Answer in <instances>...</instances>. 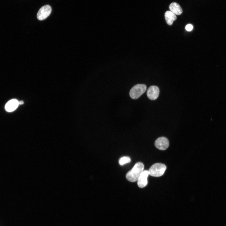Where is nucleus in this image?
<instances>
[{
  "instance_id": "obj_1",
  "label": "nucleus",
  "mask_w": 226,
  "mask_h": 226,
  "mask_svg": "<svg viewBox=\"0 0 226 226\" xmlns=\"http://www.w3.org/2000/svg\"><path fill=\"white\" fill-rule=\"evenodd\" d=\"M144 165L140 162L137 163L132 169L128 171L126 175L127 180L131 182L137 180L143 171Z\"/></svg>"
},
{
  "instance_id": "obj_2",
  "label": "nucleus",
  "mask_w": 226,
  "mask_h": 226,
  "mask_svg": "<svg viewBox=\"0 0 226 226\" xmlns=\"http://www.w3.org/2000/svg\"><path fill=\"white\" fill-rule=\"evenodd\" d=\"M166 169V165L162 163H157L153 164L149 168V175L153 177H159L162 175Z\"/></svg>"
},
{
  "instance_id": "obj_3",
  "label": "nucleus",
  "mask_w": 226,
  "mask_h": 226,
  "mask_svg": "<svg viewBox=\"0 0 226 226\" xmlns=\"http://www.w3.org/2000/svg\"><path fill=\"white\" fill-rule=\"evenodd\" d=\"M146 89V86L144 84H136L131 89L129 92L130 96L132 99H137L145 92Z\"/></svg>"
},
{
  "instance_id": "obj_4",
  "label": "nucleus",
  "mask_w": 226,
  "mask_h": 226,
  "mask_svg": "<svg viewBox=\"0 0 226 226\" xmlns=\"http://www.w3.org/2000/svg\"><path fill=\"white\" fill-rule=\"evenodd\" d=\"M51 8L48 5H45L41 7L38 11L37 14V19L40 20H43L46 19L51 14Z\"/></svg>"
},
{
  "instance_id": "obj_5",
  "label": "nucleus",
  "mask_w": 226,
  "mask_h": 226,
  "mask_svg": "<svg viewBox=\"0 0 226 226\" xmlns=\"http://www.w3.org/2000/svg\"><path fill=\"white\" fill-rule=\"evenodd\" d=\"M154 145L155 147L159 149L164 150L169 147V142L167 138L162 137H159L155 140Z\"/></svg>"
},
{
  "instance_id": "obj_6",
  "label": "nucleus",
  "mask_w": 226,
  "mask_h": 226,
  "mask_svg": "<svg viewBox=\"0 0 226 226\" xmlns=\"http://www.w3.org/2000/svg\"><path fill=\"white\" fill-rule=\"evenodd\" d=\"M159 93V88L157 86L152 85L148 89L147 94L148 98L151 100H155L158 97Z\"/></svg>"
},
{
  "instance_id": "obj_7",
  "label": "nucleus",
  "mask_w": 226,
  "mask_h": 226,
  "mask_svg": "<svg viewBox=\"0 0 226 226\" xmlns=\"http://www.w3.org/2000/svg\"><path fill=\"white\" fill-rule=\"evenodd\" d=\"M149 172L148 170H143L142 172L137 180V185L140 188H144L148 184L147 178L148 176Z\"/></svg>"
},
{
  "instance_id": "obj_8",
  "label": "nucleus",
  "mask_w": 226,
  "mask_h": 226,
  "mask_svg": "<svg viewBox=\"0 0 226 226\" xmlns=\"http://www.w3.org/2000/svg\"><path fill=\"white\" fill-rule=\"evenodd\" d=\"M19 102L13 99L8 101L5 105V109L8 112H11L15 110L19 105Z\"/></svg>"
},
{
  "instance_id": "obj_9",
  "label": "nucleus",
  "mask_w": 226,
  "mask_h": 226,
  "mask_svg": "<svg viewBox=\"0 0 226 226\" xmlns=\"http://www.w3.org/2000/svg\"><path fill=\"white\" fill-rule=\"evenodd\" d=\"M164 17L167 23L171 25L173 22L176 19V15L170 11H167L165 13Z\"/></svg>"
},
{
  "instance_id": "obj_10",
  "label": "nucleus",
  "mask_w": 226,
  "mask_h": 226,
  "mask_svg": "<svg viewBox=\"0 0 226 226\" xmlns=\"http://www.w3.org/2000/svg\"><path fill=\"white\" fill-rule=\"evenodd\" d=\"M169 8L170 11L175 15H179L182 13V10L177 3L175 2L172 3L169 6Z\"/></svg>"
},
{
  "instance_id": "obj_11",
  "label": "nucleus",
  "mask_w": 226,
  "mask_h": 226,
  "mask_svg": "<svg viewBox=\"0 0 226 226\" xmlns=\"http://www.w3.org/2000/svg\"><path fill=\"white\" fill-rule=\"evenodd\" d=\"M131 162L130 158L128 156H123L119 160V164L122 165L127 163H130Z\"/></svg>"
},
{
  "instance_id": "obj_12",
  "label": "nucleus",
  "mask_w": 226,
  "mask_h": 226,
  "mask_svg": "<svg viewBox=\"0 0 226 226\" xmlns=\"http://www.w3.org/2000/svg\"><path fill=\"white\" fill-rule=\"evenodd\" d=\"M185 29L187 31H190L193 29V26L191 24H189L186 26Z\"/></svg>"
},
{
  "instance_id": "obj_13",
  "label": "nucleus",
  "mask_w": 226,
  "mask_h": 226,
  "mask_svg": "<svg viewBox=\"0 0 226 226\" xmlns=\"http://www.w3.org/2000/svg\"><path fill=\"white\" fill-rule=\"evenodd\" d=\"M23 103H24V102L22 101H21L19 102V104L22 105V104H23Z\"/></svg>"
}]
</instances>
